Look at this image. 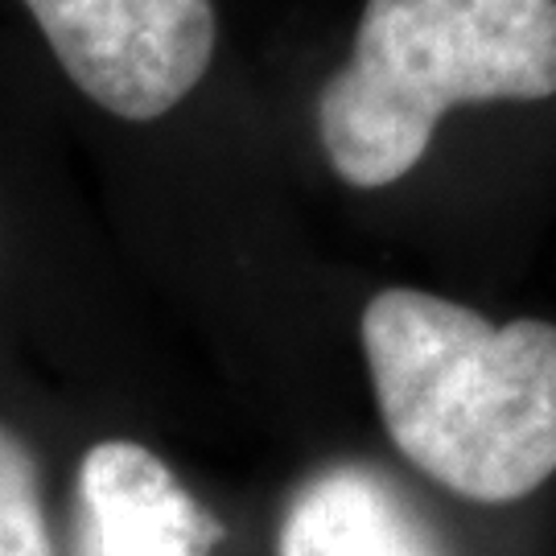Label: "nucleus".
Returning <instances> with one entry per match:
<instances>
[{
    "instance_id": "1",
    "label": "nucleus",
    "mask_w": 556,
    "mask_h": 556,
    "mask_svg": "<svg viewBox=\"0 0 556 556\" xmlns=\"http://www.w3.org/2000/svg\"><path fill=\"white\" fill-rule=\"evenodd\" d=\"M383 429L425 478L470 503H516L556 475V326L491 321L420 289L358 318Z\"/></svg>"
},
{
    "instance_id": "2",
    "label": "nucleus",
    "mask_w": 556,
    "mask_h": 556,
    "mask_svg": "<svg viewBox=\"0 0 556 556\" xmlns=\"http://www.w3.org/2000/svg\"><path fill=\"white\" fill-rule=\"evenodd\" d=\"M556 96V0H367L351 62L318 96V137L355 190L400 181L466 103Z\"/></svg>"
},
{
    "instance_id": "3",
    "label": "nucleus",
    "mask_w": 556,
    "mask_h": 556,
    "mask_svg": "<svg viewBox=\"0 0 556 556\" xmlns=\"http://www.w3.org/2000/svg\"><path fill=\"white\" fill-rule=\"evenodd\" d=\"M87 103L124 124L174 116L219 54L215 0H17Z\"/></svg>"
},
{
    "instance_id": "4",
    "label": "nucleus",
    "mask_w": 556,
    "mask_h": 556,
    "mask_svg": "<svg viewBox=\"0 0 556 556\" xmlns=\"http://www.w3.org/2000/svg\"><path fill=\"white\" fill-rule=\"evenodd\" d=\"M223 523L140 441H96L75 470L71 556H215Z\"/></svg>"
},
{
    "instance_id": "5",
    "label": "nucleus",
    "mask_w": 556,
    "mask_h": 556,
    "mask_svg": "<svg viewBox=\"0 0 556 556\" xmlns=\"http://www.w3.org/2000/svg\"><path fill=\"white\" fill-rule=\"evenodd\" d=\"M277 556H454L433 519L367 462H330L285 503Z\"/></svg>"
},
{
    "instance_id": "6",
    "label": "nucleus",
    "mask_w": 556,
    "mask_h": 556,
    "mask_svg": "<svg viewBox=\"0 0 556 556\" xmlns=\"http://www.w3.org/2000/svg\"><path fill=\"white\" fill-rule=\"evenodd\" d=\"M0 556H54L38 454L0 420Z\"/></svg>"
}]
</instances>
